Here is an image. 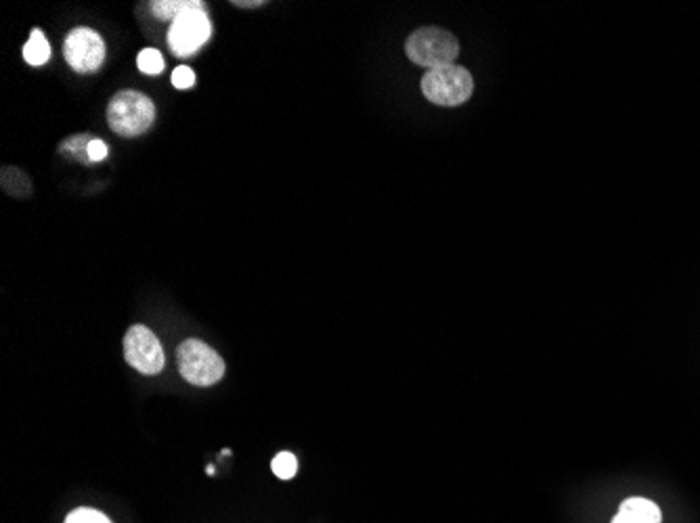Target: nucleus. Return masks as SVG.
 <instances>
[{
	"instance_id": "0eeeda50",
	"label": "nucleus",
	"mask_w": 700,
	"mask_h": 523,
	"mask_svg": "<svg viewBox=\"0 0 700 523\" xmlns=\"http://www.w3.org/2000/svg\"><path fill=\"white\" fill-rule=\"evenodd\" d=\"M64 57L71 70L97 71L106 61V42L90 28H76L64 42Z\"/></svg>"
},
{
	"instance_id": "4468645a",
	"label": "nucleus",
	"mask_w": 700,
	"mask_h": 523,
	"mask_svg": "<svg viewBox=\"0 0 700 523\" xmlns=\"http://www.w3.org/2000/svg\"><path fill=\"white\" fill-rule=\"evenodd\" d=\"M173 85H175L178 90L192 88L193 85H195V73H193L192 68H187V66L176 68V70L173 71Z\"/></svg>"
},
{
	"instance_id": "1a4fd4ad",
	"label": "nucleus",
	"mask_w": 700,
	"mask_h": 523,
	"mask_svg": "<svg viewBox=\"0 0 700 523\" xmlns=\"http://www.w3.org/2000/svg\"><path fill=\"white\" fill-rule=\"evenodd\" d=\"M204 7L206 4L197 2V0H156V2H152V11L159 19H173V21L192 9H204Z\"/></svg>"
},
{
	"instance_id": "ddd939ff",
	"label": "nucleus",
	"mask_w": 700,
	"mask_h": 523,
	"mask_svg": "<svg viewBox=\"0 0 700 523\" xmlns=\"http://www.w3.org/2000/svg\"><path fill=\"white\" fill-rule=\"evenodd\" d=\"M66 523H111V520L107 517L106 513H101L97 509L80 506V509L71 511L70 515L66 517Z\"/></svg>"
},
{
	"instance_id": "2eb2a0df",
	"label": "nucleus",
	"mask_w": 700,
	"mask_h": 523,
	"mask_svg": "<svg viewBox=\"0 0 700 523\" xmlns=\"http://www.w3.org/2000/svg\"><path fill=\"white\" fill-rule=\"evenodd\" d=\"M87 151L90 161H104L107 157V145L99 139L88 140Z\"/></svg>"
},
{
	"instance_id": "dca6fc26",
	"label": "nucleus",
	"mask_w": 700,
	"mask_h": 523,
	"mask_svg": "<svg viewBox=\"0 0 700 523\" xmlns=\"http://www.w3.org/2000/svg\"><path fill=\"white\" fill-rule=\"evenodd\" d=\"M233 4H235V7H263L264 2L263 0H256V2H247V0H235V2H233Z\"/></svg>"
},
{
	"instance_id": "6e6552de",
	"label": "nucleus",
	"mask_w": 700,
	"mask_h": 523,
	"mask_svg": "<svg viewBox=\"0 0 700 523\" xmlns=\"http://www.w3.org/2000/svg\"><path fill=\"white\" fill-rule=\"evenodd\" d=\"M663 513L657 503L642 499V496H631L619 506V513L614 515L613 523H661Z\"/></svg>"
},
{
	"instance_id": "7ed1b4c3",
	"label": "nucleus",
	"mask_w": 700,
	"mask_h": 523,
	"mask_svg": "<svg viewBox=\"0 0 700 523\" xmlns=\"http://www.w3.org/2000/svg\"><path fill=\"white\" fill-rule=\"evenodd\" d=\"M176 366L183 379L197 387L218 384L225 375V361L202 339H185L176 348Z\"/></svg>"
},
{
	"instance_id": "423d86ee",
	"label": "nucleus",
	"mask_w": 700,
	"mask_h": 523,
	"mask_svg": "<svg viewBox=\"0 0 700 523\" xmlns=\"http://www.w3.org/2000/svg\"><path fill=\"white\" fill-rule=\"evenodd\" d=\"M212 36V23L206 9H192L171 23L168 47L178 57L200 51Z\"/></svg>"
},
{
	"instance_id": "f8f14e48",
	"label": "nucleus",
	"mask_w": 700,
	"mask_h": 523,
	"mask_svg": "<svg viewBox=\"0 0 700 523\" xmlns=\"http://www.w3.org/2000/svg\"><path fill=\"white\" fill-rule=\"evenodd\" d=\"M271 470L280 480H292L296 475L298 458L292 453H280L273 458Z\"/></svg>"
},
{
	"instance_id": "9d476101",
	"label": "nucleus",
	"mask_w": 700,
	"mask_h": 523,
	"mask_svg": "<svg viewBox=\"0 0 700 523\" xmlns=\"http://www.w3.org/2000/svg\"><path fill=\"white\" fill-rule=\"evenodd\" d=\"M49 57H51V47H49L47 36L42 34L40 30H35L23 47V59L30 66H42L49 61Z\"/></svg>"
},
{
	"instance_id": "f257e3e1",
	"label": "nucleus",
	"mask_w": 700,
	"mask_h": 523,
	"mask_svg": "<svg viewBox=\"0 0 700 523\" xmlns=\"http://www.w3.org/2000/svg\"><path fill=\"white\" fill-rule=\"evenodd\" d=\"M156 120V105L139 90H120L107 107L109 128L120 137H139Z\"/></svg>"
},
{
	"instance_id": "20e7f679",
	"label": "nucleus",
	"mask_w": 700,
	"mask_h": 523,
	"mask_svg": "<svg viewBox=\"0 0 700 523\" xmlns=\"http://www.w3.org/2000/svg\"><path fill=\"white\" fill-rule=\"evenodd\" d=\"M474 80L470 71L459 66H443L428 70L421 78V92L430 103L457 107L473 97Z\"/></svg>"
},
{
	"instance_id": "39448f33",
	"label": "nucleus",
	"mask_w": 700,
	"mask_h": 523,
	"mask_svg": "<svg viewBox=\"0 0 700 523\" xmlns=\"http://www.w3.org/2000/svg\"><path fill=\"white\" fill-rule=\"evenodd\" d=\"M124 358L143 375H158L166 365V354L158 337L145 325H133L124 335Z\"/></svg>"
},
{
	"instance_id": "9b49d317",
	"label": "nucleus",
	"mask_w": 700,
	"mask_h": 523,
	"mask_svg": "<svg viewBox=\"0 0 700 523\" xmlns=\"http://www.w3.org/2000/svg\"><path fill=\"white\" fill-rule=\"evenodd\" d=\"M137 66L143 73L147 76H158L159 71L164 70V57L162 52L156 49H143L137 57Z\"/></svg>"
},
{
	"instance_id": "f03ea898",
	"label": "nucleus",
	"mask_w": 700,
	"mask_h": 523,
	"mask_svg": "<svg viewBox=\"0 0 700 523\" xmlns=\"http://www.w3.org/2000/svg\"><path fill=\"white\" fill-rule=\"evenodd\" d=\"M405 52L416 66L437 70L443 66H454V61L459 57V42L451 32L435 26H426L407 38Z\"/></svg>"
}]
</instances>
